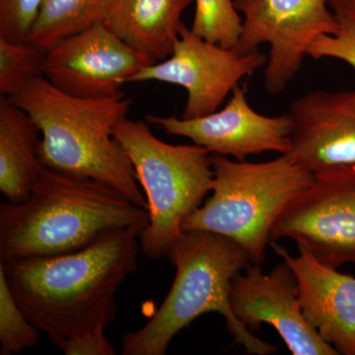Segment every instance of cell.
<instances>
[{
	"mask_svg": "<svg viewBox=\"0 0 355 355\" xmlns=\"http://www.w3.org/2000/svg\"><path fill=\"white\" fill-rule=\"evenodd\" d=\"M282 238L324 265L355 263V166L315 175L275 221L270 241Z\"/></svg>",
	"mask_w": 355,
	"mask_h": 355,
	"instance_id": "ba28073f",
	"label": "cell"
},
{
	"mask_svg": "<svg viewBox=\"0 0 355 355\" xmlns=\"http://www.w3.org/2000/svg\"><path fill=\"white\" fill-rule=\"evenodd\" d=\"M46 51L29 42L0 38V93L15 94L32 79L43 76Z\"/></svg>",
	"mask_w": 355,
	"mask_h": 355,
	"instance_id": "ac0fdd59",
	"label": "cell"
},
{
	"mask_svg": "<svg viewBox=\"0 0 355 355\" xmlns=\"http://www.w3.org/2000/svg\"><path fill=\"white\" fill-rule=\"evenodd\" d=\"M245 270L235 275L230 288L231 307L240 322L251 331L270 324L293 355L338 354L303 314L297 279L286 261L268 273L257 263H249Z\"/></svg>",
	"mask_w": 355,
	"mask_h": 355,
	"instance_id": "8fae6325",
	"label": "cell"
},
{
	"mask_svg": "<svg viewBox=\"0 0 355 355\" xmlns=\"http://www.w3.org/2000/svg\"><path fill=\"white\" fill-rule=\"evenodd\" d=\"M43 0H0V38L25 42Z\"/></svg>",
	"mask_w": 355,
	"mask_h": 355,
	"instance_id": "7402d4cb",
	"label": "cell"
},
{
	"mask_svg": "<svg viewBox=\"0 0 355 355\" xmlns=\"http://www.w3.org/2000/svg\"><path fill=\"white\" fill-rule=\"evenodd\" d=\"M8 98L38 125L44 167L111 184L147 209L132 161L113 135L114 125L127 118L132 104L123 91L112 97L83 99L38 76Z\"/></svg>",
	"mask_w": 355,
	"mask_h": 355,
	"instance_id": "3957f363",
	"label": "cell"
},
{
	"mask_svg": "<svg viewBox=\"0 0 355 355\" xmlns=\"http://www.w3.org/2000/svg\"><path fill=\"white\" fill-rule=\"evenodd\" d=\"M153 64L100 22L49 51L42 74L67 94L99 99L123 92L133 76Z\"/></svg>",
	"mask_w": 355,
	"mask_h": 355,
	"instance_id": "30bf717a",
	"label": "cell"
},
{
	"mask_svg": "<svg viewBox=\"0 0 355 355\" xmlns=\"http://www.w3.org/2000/svg\"><path fill=\"white\" fill-rule=\"evenodd\" d=\"M139 236L125 229L73 253L0 266L27 319L60 349L114 321L116 292L139 265Z\"/></svg>",
	"mask_w": 355,
	"mask_h": 355,
	"instance_id": "6da1fadb",
	"label": "cell"
},
{
	"mask_svg": "<svg viewBox=\"0 0 355 355\" xmlns=\"http://www.w3.org/2000/svg\"><path fill=\"white\" fill-rule=\"evenodd\" d=\"M113 135L127 151L146 193L149 224L139 236L142 252L155 260L164 258L183 233L184 219L211 193V153L196 144H166L147 121L123 119Z\"/></svg>",
	"mask_w": 355,
	"mask_h": 355,
	"instance_id": "8992f818",
	"label": "cell"
},
{
	"mask_svg": "<svg viewBox=\"0 0 355 355\" xmlns=\"http://www.w3.org/2000/svg\"><path fill=\"white\" fill-rule=\"evenodd\" d=\"M149 224L111 184L43 167L29 198L0 205V263L73 253L125 229Z\"/></svg>",
	"mask_w": 355,
	"mask_h": 355,
	"instance_id": "7a4b0ae2",
	"label": "cell"
},
{
	"mask_svg": "<svg viewBox=\"0 0 355 355\" xmlns=\"http://www.w3.org/2000/svg\"><path fill=\"white\" fill-rule=\"evenodd\" d=\"M178 33L172 55L147 65L130 83L160 81L186 89L188 98L182 114L184 120L217 111L242 78L253 76L268 62L266 55L259 51L241 55L234 48L207 42L183 23Z\"/></svg>",
	"mask_w": 355,
	"mask_h": 355,
	"instance_id": "9c48e42d",
	"label": "cell"
},
{
	"mask_svg": "<svg viewBox=\"0 0 355 355\" xmlns=\"http://www.w3.org/2000/svg\"><path fill=\"white\" fill-rule=\"evenodd\" d=\"M287 114L293 123L289 160L313 175L355 166V90L306 93Z\"/></svg>",
	"mask_w": 355,
	"mask_h": 355,
	"instance_id": "4fadbf2b",
	"label": "cell"
},
{
	"mask_svg": "<svg viewBox=\"0 0 355 355\" xmlns=\"http://www.w3.org/2000/svg\"><path fill=\"white\" fill-rule=\"evenodd\" d=\"M167 257L176 268L171 289L142 328L123 336L121 354L164 355L177 334L205 313H219L234 343L247 354H277V347L254 336L231 307V282L251 263L239 244L207 231H183Z\"/></svg>",
	"mask_w": 355,
	"mask_h": 355,
	"instance_id": "277c9868",
	"label": "cell"
},
{
	"mask_svg": "<svg viewBox=\"0 0 355 355\" xmlns=\"http://www.w3.org/2000/svg\"><path fill=\"white\" fill-rule=\"evenodd\" d=\"M41 331L27 319L14 298L0 266V354L23 352L37 345Z\"/></svg>",
	"mask_w": 355,
	"mask_h": 355,
	"instance_id": "ffe728a7",
	"label": "cell"
},
{
	"mask_svg": "<svg viewBox=\"0 0 355 355\" xmlns=\"http://www.w3.org/2000/svg\"><path fill=\"white\" fill-rule=\"evenodd\" d=\"M243 16L241 36L234 46L241 55L270 44L263 86L279 94L298 73L311 44L323 35H336L340 24L331 0H233Z\"/></svg>",
	"mask_w": 355,
	"mask_h": 355,
	"instance_id": "52a82bcc",
	"label": "cell"
},
{
	"mask_svg": "<svg viewBox=\"0 0 355 355\" xmlns=\"http://www.w3.org/2000/svg\"><path fill=\"white\" fill-rule=\"evenodd\" d=\"M195 0H110L105 25L154 62L170 57L182 13Z\"/></svg>",
	"mask_w": 355,
	"mask_h": 355,
	"instance_id": "9a60e30c",
	"label": "cell"
},
{
	"mask_svg": "<svg viewBox=\"0 0 355 355\" xmlns=\"http://www.w3.org/2000/svg\"><path fill=\"white\" fill-rule=\"evenodd\" d=\"M146 121L167 135L190 139L210 153L238 161L266 151L284 155L291 149L293 130L288 114L268 116L254 111L247 101L246 90L240 85L233 89L223 109L207 116L184 120L149 114Z\"/></svg>",
	"mask_w": 355,
	"mask_h": 355,
	"instance_id": "7c38bea8",
	"label": "cell"
},
{
	"mask_svg": "<svg viewBox=\"0 0 355 355\" xmlns=\"http://www.w3.org/2000/svg\"><path fill=\"white\" fill-rule=\"evenodd\" d=\"M270 246L295 273L299 303L311 326L338 354L355 355V277L305 250L293 257L277 241Z\"/></svg>",
	"mask_w": 355,
	"mask_h": 355,
	"instance_id": "5bb4252c",
	"label": "cell"
},
{
	"mask_svg": "<svg viewBox=\"0 0 355 355\" xmlns=\"http://www.w3.org/2000/svg\"><path fill=\"white\" fill-rule=\"evenodd\" d=\"M41 132L31 116L7 96L0 98V191L9 202L29 198L43 169Z\"/></svg>",
	"mask_w": 355,
	"mask_h": 355,
	"instance_id": "2e32d148",
	"label": "cell"
},
{
	"mask_svg": "<svg viewBox=\"0 0 355 355\" xmlns=\"http://www.w3.org/2000/svg\"><path fill=\"white\" fill-rule=\"evenodd\" d=\"M211 196L187 217L183 231H207L239 244L251 263L265 261L275 221L315 175L286 155L252 163L211 153Z\"/></svg>",
	"mask_w": 355,
	"mask_h": 355,
	"instance_id": "5b68a950",
	"label": "cell"
},
{
	"mask_svg": "<svg viewBox=\"0 0 355 355\" xmlns=\"http://www.w3.org/2000/svg\"><path fill=\"white\" fill-rule=\"evenodd\" d=\"M330 6L334 11H338L355 21V0H331Z\"/></svg>",
	"mask_w": 355,
	"mask_h": 355,
	"instance_id": "cb8c5ba5",
	"label": "cell"
},
{
	"mask_svg": "<svg viewBox=\"0 0 355 355\" xmlns=\"http://www.w3.org/2000/svg\"><path fill=\"white\" fill-rule=\"evenodd\" d=\"M334 13L340 24L338 34L320 36L311 44L307 55L314 60L336 58L355 69V21L338 11Z\"/></svg>",
	"mask_w": 355,
	"mask_h": 355,
	"instance_id": "44dd1931",
	"label": "cell"
},
{
	"mask_svg": "<svg viewBox=\"0 0 355 355\" xmlns=\"http://www.w3.org/2000/svg\"><path fill=\"white\" fill-rule=\"evenodd\" d=\"M110 0H43L26 41L46 51L104 22Z\"/></svg>",
	"mask_w": 355,
	"mask_h": 355,
	"instance_id": "e0dca14e",
	"label": "cell"
},
{
	"mask_svg": "<svg viewBox=\"0 0 355 355\" xmlns=\"http://www.w3.org/2000/svg\"><path fill=\"white\" fill-rule=\"evenodd\" d=\"M60 349L67 355H114L113 345L105 330L90 331L70 338Z\"/></svg>",
	"mask_w": 355,
	"mask_h": 355,
	"instance_id": "603a6c76",
	"label": "cell"
},
{
	"mask_svg": "<svg viewBox=\"0 0 355 355\" xmlns=\"http://www.w3.org/2000/svg\"><path fill=\"white\" fill-rule=\"evenodd\" d=\"M191 31L210 43L234 48L242 33L243 18L233 0H195Z\"/></svg>",
	"mask_w": 355,
	"mask_h": 355,
	"instance_id": "d6986e66",
	"label": "cell"
}]
</instances>
